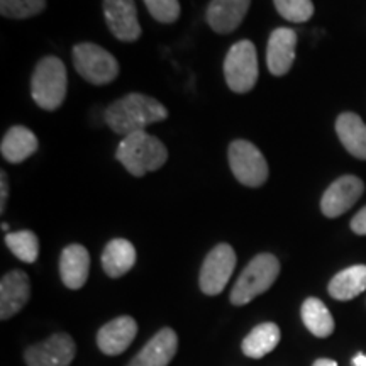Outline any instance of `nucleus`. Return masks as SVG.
Returning <instances> with one entry per match:
<instances>
[{"label":"nucleus","instance_id":"1","mask_svg":"<svg viewBox=\"0 0 366 366\" xmlns=\"http://www.w3.org/2000/svg\"><path fill=\"white\" fill-rule=\"evenodd\" d=\"M167 117L168 111L164 105L143 94H127L109 105L104 112L105 124L122 137L144 131L146 126L162 122Z\"/></svg>","mask_w":366,"mask_h":366},{"label":"nucleus","instance_id":"2","mask_svg":"<svg viewBox=\"0 0 366 366\" xmlns=\"http://www.w3.org/2000/svg\"><path fill=\"white\" fill-rule=\"evenodd\" d=\"M116 158L131 175L144 177L148 172H157L167 163L168 149L158 137L146 131H137L122 137Z\"/></svg>","mask_w":366,"mask_h":366},{"label":"nucleus","instance_id":"3","mask_svg":"<svg viewBox=\"0 0 366 366\" xmlns=\"http://www.w3.org/2000/svg\"><path fill=\"white\" fill-rule=\"evenodd\" d=\"M66 68L56 56H46L36 65L31 79V97L44 111H56L66 97Z\"/></svg>","mask_w":366,"mask_h":366},{"label":"nucleus","instance_id":"4","mask_svg":"<svg viewBox=\"0 0 366 366\" xmlns=\"http://www.w3.org/2000/svg\"><path fill=\"white\" fill-rule=\"evenodd\" d=\"M280 274V263L277 256L262 253L254 256L237 278L231 292V302L234 305H244L264 294Z\"/></svg>","mask_w":366,"mask_h":366},{"label":"nucleus","instance_id":"5","mask_svg":"<svg viewBox=\"0 0 366 366\" xmlns=\"http://www.w3.org/2000/svg\"><path fill=\"white\" fill-rule=\"evenodd\" d=\"M224 76L229 89L236 94H246L258 80V54L254 44L248 39L231 46L224 59Z\"/></svg>","mask_w":366,"mask_h":366},{"label":"nucleus","instance_id":"6","mask_svg":"<svg viewBox=\"0 0 366 366\" xmlns=\"http://www.w3.org/2000/svg\"><path fill=\"white\" fill-rule=\"evenodd\" d=\"M73 65L81 79L94 85L111 84L119 75L117 59L94 43H81L73 48Z\"/></svg>","mask_w":366,"mask_h":366},{"label":"nucleus","instance_id":"7","mask_svg":"<svg viewBox=\"0 0 366 366\" xmlns=\"http://www.w3.org/2000/svg\"><path fill=\"white\" fill-rule=\"evenodd\" d=\"M229 167L236 180L244 187H262L268 180V163L253 143L244 139L232 141L227 151Z\"/></svg>","mask_w":366,"mask_h":366},{"label":"nucleus","instance_id":"8","mask_svg":"<svg viewBox=\"0 0 366 366\" xmlns=\"http://www.w3.org/2000/svg\"><path fill=\"white\" fill-rule=\"evenodd\" d=\"M236 268V253L231 246L217 244L205 258L200 269V290L205 295H219L226 288L229 278Z\"/></svg>","mask_w":366,"mask_h":366},{"label":"nucleus","instance_id":"9","mask_svg":"<svg viewBox=\"0 0 366 366\" xmlns=\"http://www.w3.org/2000/svg\"><path fill=\"white\" fill-rule=\"evenodd\" d=\"M75 355V341L68 334L59 332L39 345L27 347L24 360L29 366H68Z\"/></svg>","mask_w":366,"mask_h":366},{"label":"nucleus","instance_id":"10","mask_svg":"<svg viewBox=\"0 0 366 366\" xmlns=\"http://www.w3.org/2000/svg\"><path fill=\"white\" fill-rule=\"evenodd\" d=\"M365 185L358 177L345 175L329 185L320 200V209L326 217H340L347 212L363 195Z\"/></svg>","mask_w":366,"mask_h":366},{"label":"nucleus","instance_id":"11","mask_svg":"<svg viewBox=\"0 0 366 366\" xmlns=\"http://www.w3.org/2000/svg\"><path fill=\"white\" fill-rule=\"evenodd\" d=\"M104 14L109 29L117 39L126 43L139 39L141 26L134 0H104Z\"/></svg>","mask_w":366,"mask_h":366},{"label":"nucleus","instance_id":"12","mask_svg":"<svg viewBox=\"0 0 366 366\" xmlns=\"http://www.w3.org/2000/svg\"><path fill=\"white\" fill-rule=\"evenodd\" d=\"M297 33L288 27L274 29L268 39L267 48V65L274 76H283L290 71L295 59Z\"/></svg>","mask_w":366,"mask_h":366},{"label":"nucleus","instance_id":"13","mask_svg":"<svg viewBox=\"0 0 366 366\" xmlns=\"http://www.w3.org/2000/svg\"><path fill=\"white\" fill-rule=\"evenodd\" d=\"M31 295L29 277L21 269L4 274L0 282V319L7 320L24 307Z\"/></svg>","mask_w":366,"mask_h":366},{"label":"nucleus","instance_id":"14","mask_svg":"<svg viewBox=\"0 0 366 366\" xmlns=\"http://www.w3.org/2000/svg\"><path fill=\"white\" fill-rule=\"evenodd\" d=\"M137 334L136 320L129 315H122L111 320L100 329L97 334V345L100 351L109 356L124 353L129 345L134 341Z\"/></svg>","mask_w":366,"mask_h":366},{"label":"nucleus","instance_id":"15","mask_svg":"<svg viewBox=\"0 0 366 366\" xmlns=\"http://www.w3.org/2000/svg\"><path fill=\"white\" fill-rule=\"evenodd\" d=\"M251 0H212L207 7V22L219 34H229L241 26Z\"/></svg>","mask_w":366,"mask_h":366},{"label":"nucleus","instance_id":"16","mask_svg":"<svg viewBox=\"0 0 366 366\" xmlns=\"http://www.w3.org/2000/svg\"><path fill=\"white\" fill-rule=\"evenodd\" d=\"M177 347L175 331L164 327L131 360L129 366H168L177 353Z\"/></svg>","mask_w":366,"mask_h":366},{"label":"nucleus","instance_id":"17","mask_svg":"<svg viewBox=\"0 0 366 366\" xmlns=\"http://www.w3.org/2000/svg\"><path fill=\"white\" fill-rule=\"evenodd\" d=\"M90 272V256L81 244H70L63 249L59 258L61 280L71 290H79L85 285Z\"/></svg>","mask_w":366,"mask_h":366},{"label":"nucleus","instance_id":"18","mask_svg":"<svg viewBox=\"0 0 366 366\" xmlns=\"http://www.w3.org/2000/svg\"><path fill=\"white\" fill-rule=\"evenodd\" d=\"M0 151L9 163H22L38 151V137L24 126H14L2 137Z\"/></svg>","mask_w":366,"mask_h":366},{"label":"nucleus","instance_id":"19","mask_svg":"<svg viewBox=\"0 0 366 366\" xmlns=\"http://www.w3.org/2000/svg\"><path fill=\"white\" fill-rule=\"evenodd\" d=\"M336 132L347 153L358 159H366V124L360 116L345 112L337 117Z\"/></svg>","mask_w":366,"mask_h":366},{"label":"nucleus","instance_id":"20","mask_svg":"<svg viewBox=\"0 0 366 366\" xmlns=\"http://www.w3.org/2000/svg\"><path fill=\"white\" fill-rule=\"evenodd\" d=\"M136 263V249L127 239H112L102 253L104 272L111 278L126 274Z\"/></svg>","mask_w":366,"mask_h":366},{"label":"nucleus","instance_id":"21","mask_svg":"<svg viewBox=\"0 0 366 366\" xmlns=\"http://www.w3.org/2000/svg\"><path fill=\"white\" fill-rule=\"evenodd\" d=\"M366 290V264L342 269L329 283V294L336 300H351Z\"/></svg>","mask_w":366,"mask_h":366},{"label":"nucleus","instance_id":"22","mask_svg":"<svg viewBox=\"0 0 366 366\" xmlns=\"http://www.w3.org/2000/svg\"><path fill=\"white\" fill-rule=\"evenodd\" d=\"M282 332L280 327L273 322H264L256 326L242 341V353L249 358H263L264 355L272 353L274 347L280 342Z\"/></svg>","mask_w":366,"mask_h":366},{"label":"nucleus","instance_id":"23","mask_svg":"<svg viewBox=\"0 0 366 366\" xmlns=\"http://www.w3.org/2000/svg\"><path fill=\"white\" fill-rule=\"evenodd\" d=\"M302 320L314 336L329 337L334 332V319L322 300L310 297L302 304Z\"/></svg>","mask_w":366,"mask_h":366},{"label":"nucleus","instance_id":"24","mask_svg":"<svg viewBox=\"0 0 366 366\" xmlns=\"http://www.w3.org/2000/svg\"><path fill=\"white\" fill-rule=\"evenodd\" d=\"M7 248L12 251L16 258L24 263H34L39 254V241L33 231L9 232L6 236Z\"/></svg>","mask_w":366,"mask_h":366},{"label":"nucleus","instance_id":"25","mask_svg":"<svg viewBox=\"0 0 366 366\" xmlns=\"http://www.w3.org/2000/svg\"><path fill=\"white\" fill-rule=\"evenodd\" d=\"M46 0H0V14L9 19H27L44 11Z\"/></svg>","mask_w":366,"mask_h":366},{"label":"nucleus","instance_id":"26","mask_svg":"<svg viewBox=\"0 0 366 366\" xmlns=\"http://www.w3.org/2000/svg\"><path fill=\"white\" fill-rule=\"evenodd\" d=\"M274 7L283 19L290 22H307L314 16L312 0H274Z\"/></svg>","mask_w":366,"mask_h":366},{"label":"nucleus","instance_id":"27","mask_svg":"<svg viewBox=\"0 0 366 366\" xmlns=\"http://www.w3.org/2000/svg\"><path fill=\"white\" fill-rule=\"evenodd\" d=\"M151 16L163 24H172L180 17V4L178 0H144Z\"/></svg>","mask_w":366,"mask_h":366},{"label":"nucleus","instance_id":"28","mask_svg":"<svg viewBox=\"0 0 366 366\" xmlns=\"http://www.w3.org/2000/svg\"><path fill=\"white\" fill-rule=\"evenodd\" d=\"M351 229H353V232H356V234L366 236V207L361 209L353 217V221H351Z\"/></svg>","mask_w":366,"mask_h":366},{"label":"nucleus","instance_id":"29","mask_svg":"<svg viewBox=\"0 0 366 366\" xmlns=\"http://www.w3.org/2000/svg\"><path fill=\"white\" fill-rule=\"evenodd\" d=\"M7 197H9V180H7V173L2 172L0 173V212L6 210Z\"/></svg>","mask_w":366,"mask_h":366},{"label":"nucleus","instance_id":"30","mask_svg":"<svg viewBox=\"0 0 366 366\" xmlns=\"http://www.w3.org/2000/svg\"><path fill=\"white\" fill-rule=\"evenodd\" d=\"M312 366H337V363H336V361H332V360L320 358V360L315 361V363H314Z\"/></svg>","mask_w":366,"mask_h":366},{"label":"nucleus","instance_id":"31","mask_svg":"<svg viewBox=\"0 0 366 366\" xmlns=\"http://www.w3.org/2000/svg\"><path fill=\"white\" fill-rule=\"evenodd\" d=\"M353 366H366V355H356L353 358Z\"/></svg>","mask_w":366,"mask_h":366}]
</instances>
